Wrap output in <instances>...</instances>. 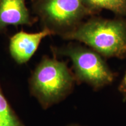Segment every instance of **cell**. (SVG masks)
I'll return each mask as SVG.
<instances>
[{"instance_id": "6da1fadb", "label": "cell", "mask_w": 126, "mask_h": 126, "mask_svg": "<svg viewBox=\"0 0 126 126\" xmlns=\"http://www.w3.org/2000/svg\"><path fill=\"white\" fill-rule=\"evenodd\" d=\"M62 39L84 43L105 59L126 57V19L92 16Z\"/></svg>"}, {"instance_id": "7a4b0ae2", "label": "cell", "mask_w": 126, "mask_h": 126, "mask_svg": "<svg viewBox=\"0 0 126 126\" xmlns=\"http://www.w3.org/2000/svg\"><path fill=\"white\" fill-rule=\"evenodd\" d=\"M74 75L67 63L43 56L29 79L31 94L43 109L60 103L74 91Z\"/></svg>"}, {"instance_id": "3957f363", "label": "cell", "mask_w": 126, "mask_h": 126, "mask_svg": "<svg viewBox=\"0 0 126 126\" xmlns=\"http://www.w3.org/2000/svg\"><path fill=\"white\" fill-rule=\"evenodd\" d=\"M54 56H65L71 61L75 82L85 83L98 91L113 82L116 73L113 72L102 55L89 47L70 42L61 47H51Z\"/></svg>"}, {"instance_id": "277c9868", "label": "cell", "mask_w": 126, "mask_h": 126, "mask_svg": "<svg viewBox=\"0 0 126 126\" xmlns=\"http://www.w3.org/2000/svg\"><path fill=\"white\" fill-rule=\"evenodd\" d=\"M32 9L43 29L62 38L86 17L96 15L82 0H32Z\"/></svg>"}, {"instance_id": "5b68a950", "label": "cell", "mask_w": 126, "mask_h": 126, "mask_svg": "<svg viewBox=\"0 0 126 126\" xmlns=\"http://www.w3.org/2000/svg\"><path fill=\"white\" fill-rule=\"evenodd\" d=\"M51 32L47 29H43L39 32L29 33L23 30L9 38V52L12 59L19 65L28 62L37 49L42 40Z\"/></svg>"}, {"instance_id": "8992f818", "label": "cell", "mask_w": 126, "mask_h": 126, "mask_svg": "<svg viewBox=\"0 0 126 126\" xmlns=\"http://www.w3.org/2000/svg\"><path fill=\"white\" fill-rule=\"evenodd\" d=\"M26 0H0V33L9 26H31L38 20L32 16L25 4Z\"/></svg>"}, {"instance_id": "52a82bcc", "label": "cell", "mask_w": 126, "mask_h": 126, "mask_svg": "<svg viewBox=\"0 0 126 126\" xmlns=\"http://www.w3.org/2000/svg\"><path fill=\"white\" fill-rule=\"evenodd\" d=\"M88 9L94 14L102 9L109 10L117 17L126 16V0H82Z\"/></svg>"}, {"instance_id": "ba28073f", "label": "cell", "mask_w": 126, "mask_h": 126, "mask_svg": "<svg viewBox=\"0 0 126 126\" xmlns=\"http://www.w3.org/2000/svg\"><path fill=\"white\" fill-rule=\"evenodd\" d=\"M0 126H26L3 92L0 83Z\"/></svg>"}, {"instance_id": "9c48e42d", "label": "cell", "mask_w": 126, "mask_h": 126, "mask_svg": "<svg viewBox=\"0 0 126 126\" xmlns=\"http://www.w3.org/2000/svg\"><path fill=\"white\" fill-rule=\"evenodd\" d=\"M118 91L120 93H122L126 95V72L124 74L123 78H122L120 83H119V87H118Z\"/></svg>"}, {"instance_id": "30bf717a", "label": "cell", "mask_w": 126, "mask_h": 126, "mask_svg": "<svg viewBox=\"0 0 126 126\" xmlns=\"http://www.w3.org/2000/svg\"><path fill=\"white\" fill-rule=\"evenodd\" d=\"M66 126H82L78 123H71V124H68V125H67Z\"/></svg>"}, {"instance_id": "8fae6325", "label": "cell", "mask_w": 126, "mask_h": 126, "mask_svg": "<svg viewBox=\"0 0 126 126\" xmlns=\"http://www.w3.org/2000/svg\"><path fill=\"white\" fill-rule=\"evenodd\" d=\"M123 101L124 102H126V95L124 96V98H123Z\"/></svg>"}]
</instances>
